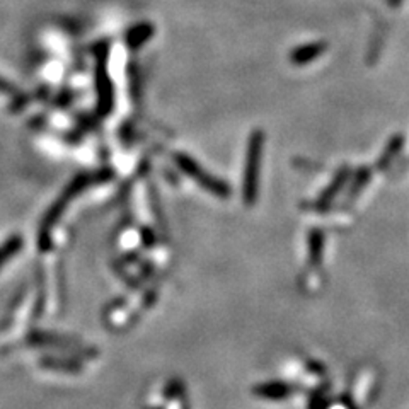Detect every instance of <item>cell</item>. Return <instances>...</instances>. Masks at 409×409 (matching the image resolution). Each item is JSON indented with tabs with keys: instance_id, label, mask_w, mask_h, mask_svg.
<instances>
[{
	"instance_id": "30bf717a",
	"label": "cell",
	"mask_w": 409,
	"mask_h": 409,
	"mask_svg": "<svg viewBox=\"0 0 409 409\" xmlns=\"http://www.w3.org/2000/svg\"><path fill=\"white\" fill-rule=\"evenodd\" d=\"M321 251H322V234L319 232V230H314V232L311 234V259L312 261L319 263Z\"/></svg>"
},
{
	"instance_id": "7a4b0ae2",
	"label": "cell",
	"mask_w": 409,
	"mask_h": 409,
	"mask_svg": "<svg viewBox=\"0 0 409 409\" xmlns=\"http://www.w3.org/2000/svg\"><path fill=\"white\" fill-rule=\"evenodd\" d=\"M263 147H264V134L261 130H254L249 136V142H247L246 167H244L242 196L247 205H254L256 198H258Z\"/></svg>"
},
{
	"instance_id": "6da1fadb",
	"label": "cell",
	"mask_w": 409,
	"mask_h": 409,
	"mask_svg": "<svg viewBox=\"0 0 409 409\" xmlns=\"http://www.w3.org/2000/svg\"><path fill=\"white\" fill-rule=\"evenodd\" d=\"M111 176H113V172L111 171H101V172H97V174H78L76 179H73L72 183L65 188V191L61 193L59 200L52 205V208H49L47 215H45L43 224H41L40 227L38 247L41 253H47V251H49V247H52V229L57 225V222L60 220L61 213H64V210L67 208V205L70 203V201H72L78 193L84 191L88 186L109 179Z\"/></svg>"
},
{
	"instance_id": "5b68a950",
	"label": "cell",
	"mask_w": 409,
	"mask_h": 409,
	"mask_svg": "<svg viewBox=\"0 0 409 409\" xmlns=\"http://www.w3.org/2000/svg\"><path fill=\"white\" fill-rule=\"evenodd\" d=\"M326 48H328V45L322 43V41L297 47L292 52L290 61L293 65H307V64H311V61L319 59L322 53L326 52Z\"/></svg>"
},
{
	"instance_id": "3957f363",
	"label": "cell",
	"mask_w": 409,
	"mask_h": 409,
	"mask_svg": "<svg viewBox=\"0 0 409 409\" xmlns=\"http://www.w3.org/2000/svg\"><path fill=\"white\" fill-rule=\"evenodd\" d=\"M96 90H97V114L107 117L111 114L114 106V89L111 81L109 69H107V59H109V45L106 41L96 45Z\"/></svg>"
},
{
	"instance_id": "4fadbf2b",
	"label": "cell",
	"mask_w": 409,
	"mask_h": 409,
	"mask_svg": "<svg viewBox=\"0 0 409 409\" xmlns=\"http://www.w3.org/2000/svg\"><path fill=\"white\" fill-rule=\"evenodd\" d=\"M143 237H146V246L150 247V244L154 242V235L148 232V230H146V232H143Z\"/></svg>"
},
{
	"instance_id": "9c48e42d",
	"label": "cell",
	"mask_w": 409,
	"mask_h": 409,
	"mask_svg": "<svg viewBox=\"0 0 409 409\" xmlns=\"http://www.w3.org/2000/svg\"><path fill=\"white\" fill-rule=\"evenodd\" d=\"M345 179H346V171H343V172H340V174L336 176V179L333 181V184L329 186L328 189H326V193L321 198V203H326V201L331 200V198L338 193V189L341 188L343 183H345Z\"/></svg>"
},
{
	"instance_id": "8fae6325",
	"label": "cell",
	"mask_w": 409,
	"mask_h": 409,
	"mask_svg": "<svg viewBox=\"0 0 409 409\" xmlns=\"http://www.w3.org/2000/svg\"><path fill=\"white\" fill-rule=\"evenodd\" d=\"M43 365L49 367V369H57V367H60L59 370H69V372H73L77 369L76 363L61 362V360H59V358H47V360H43Z\"/></svg>"
},
{
	"instance_id": "5bb4252c",
	"label": "cell",
	"mask_w": 409,
	"mask_h": 409,
	"mask_svg": "<svg viewBox=\"0 0 409 409\" xmlns=\"http://www.w3.org/2000/svg\"><path fill=\"white\" fill-rule=\"evenodd\" d=\"M387 2H389L391 6H399V0H387Z\"/></svg>"
},
{
	"instance_id": "52a82bcc",
	"label": "cell",
	"mask_w": 409,
	"mask_h": 409,
	"mask_svg": "<svg viewBox=\"0 0 409 409\" xmlns=\"http://www.w3.org/2000/svg\"><path fill=\"white\" fill-rule=\"evenodd\" d=\"M152 35H154V26L152 24H138V26H134L126 32V45L131 49H136L142 47L148 38H152Z\"/></svg>"
},
{
	"instance_id": "ba28073f",
	"label": "cell",
	"mask_w": 409,
	"mask_h": 409,
	"mask_svg": "<svg viewBox=\"0 0 409 409\" xmlns=\"http://www.w3.org/2000/svg\"><path fill=\"white\" fill-rule=\"evenodd\" d=\"M20 247H23V239H20L19 235H14V237H11L4 246H0V268L9 261V258L18 254Z\"/></svg>"
},
{
	"instance_id": "277c9868",
	"label": "cell",
	"mask_w": 409,
	"mask_h": 409,
	"mask_svg": "<svg viewBox=\"0 0 409 409\" xmlns=\"http://www.w3.org/2000/svg\"><path fill=\"white\" fill-rule=\"evenodd\" d=\"M174 162L186 176L191 177V179L195 181L196 184H200L201 188L206 189V191L212 193L213 196L229 198L230 195H232V191H230V186L227 184L225 181L218 179V177L210 174L208 171H205V169L201 167L200 164H198L196 160L193 159V157H189L188 154L177 152V154H174Z\"/></svg>"
},
{
	"instance_id": "8992f818",
	"label": "cell",
	"mask_w": 409,
	"mask_h": 409,
	"mask_svg": "<svg viewBox=\"0 0 409 409\" xmlns=\"http://www.w3.org/2000/svg\"><path fill=\"white\" fill-rule=\"evenodd\" d=\"M293 392V387L283 382H273V384H263L254 389V394L263 399H283L288 398Z\"/></svg>"
},
{
	"instance_id": "7c38bea8",
	"label": "cell",
	"mask_w": 409,
	"mask_h": 409,
	"mask_svg": "<svg viewBox=\"0 0 409 409\" xmlns=\"http://www.w3.org/2000/svg\"><path fill=\"white\" fill-rule=\"evenodd\" d=\"M0 93H4V94H14V93H16V88L11 84V82H7L6 78L0 77Z\"/></svg>"
}]
</instances>
